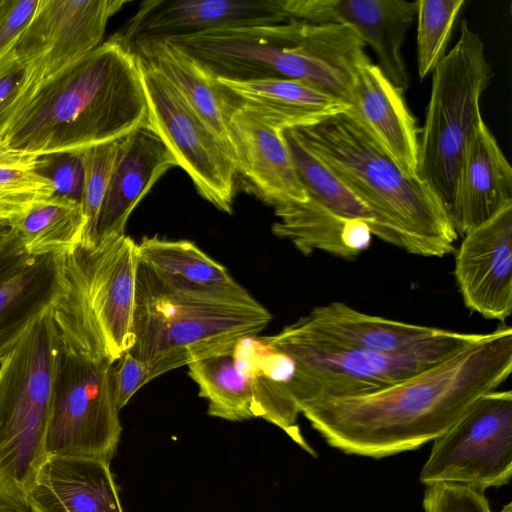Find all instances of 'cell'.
<instances>
[{
  "instance_id": "obj_1",
  "label": "cell",
  "mask_w": 512,
  "mask_h": 512,
  "mask_svg": "<svg viewBox=\"0 0 512 512\" xmlns=\"http://www.w3.org/2000/svg\"><path fill=\"white\" fill-rule=\"evenodd\" d=\"M511 372L512 328L501 325L389 388L315 402L301 413L330 446L346 454L383 458L442 435Z\"/></svg>"
},
{
  "instance_id": "obj_2",
  "label": "cell",
  "mask_w": 512,
  "mask_h": 512,
  "mask_svg": "<svg viewBox=\"0 0 512 512\" xmlns=\"http://www.w3.org/2000/svg\"><path fill=\"white\" fill-rule=\"evenodd\" d=\"M147 125L138 59L115 33L29 94L0 130V155L80 151Z\"/></svg>"
},
{
  "instance_id": "obj_3",
  "label": "cell",
  "mask_w": 512,
  "mask_h": 512,
  "mask_svg": "<svg viewBox=\"0 0 512 512\" xmlns=\"http://www.w3.org/2000/svg\"><path fill=\"white\" fill-rule=\"evenodd\" d=\"M272 314L246 289L227 292L169 277L138 259L128 351L145 362L149 380L197 360L233 351L258 335Z\"/></svg>"
},
{
  "instance_id": "obj_4",
  "label": "cell",
  "mask_w": 512,
  "mask_h": 512,
  "mask_svg": "<svg viewBox=\"0 0 512 512\" xmlns=\"http://www.w3.org/2000/svg\"><path fill=\"white\" fill-rule=\"evenodd\" d=\"M292 131L400 237L403 250L425 257L455 251L458 234L444 204L400 169L349 108Z\"/></svg>"
},
{
  "instance_id": "obj_5",
  "label": "cell",
  "mask_w": 512,
  "mask_h": 512,
  "mask_svg": "<svg viewBox=\"0 0 512 512\" xmlns=\"http://www.w3.org/2000/svg\"><path fill=\"white\" fill-rule=\"evenodd\" d=\"M137 266V243L127 235L64 253L67 293L52 310L60 341L112 363L129 351Z\"/></svg>"
},
{
  "instance_id": "obj_6",
  "label": "cell",
  "mask_w": 512,
  "mask_h": 512,
  "mask_svg": "<svg viewBox=\"0 0 512 512\" xmlns=\"http://www.w3.org/2000/svg\"><path fill=\"white\" fill-rule=\"evenodd\" d=\"M52 310L0 363V506L28 508V490L47 457L58 347Z\"/></svg>"
},
{
  "instance_id": "obj_7",
  "label": "cell",
  "mask_w": 512,
  "mask_h": 512,
  "mask_svg": "<svg viewBox=\"0 0 512 512\" xmlns=\"http://www.w3.org/2000/svg\"><path fill=\"white\" fill-rule=\"evenodd\" d=\"M443 329L394 351L349 349L296 338L282 330L267 341L290 356L286 389L299 412L312 403L371 394L427 369L483 338Z\"/></svg>"
},
{
  "instance_id": "obj_8",
  "label": "cell",
  "mask_w": 512,
  "mask_h": 512,
  "mask_svg": "<svg viewBox=\"0 0 512 512\" xmlns=\"http://www.w3.org/2000/svg\"><path fill=\"white\" fill-rule=\"evenodd\" d=\"M459 37L432 72L430 99L419 135L416 177L448 213L466 145L480 124V99L492 78L479 34L466 20Z\"/></svg>"
},
{
  "instance_id": "obj_9",
  "label": "cell",
  "mask_w": 512,
  "mask_h": 512,
  "mask_svg": "<svg viewBox=\"0 0 512 512\" xmlns=\"http://www.w3.org/2000/svg\"><path fill=\"white\" fill-rule=\"evenodd\" d=\"M114 364L90 358L58 336L46 456L110 463L122 431L114 397Z\"/></svg>"
},
{
  "instance_id": "obj_10",
  "label": "cell",
  "mask_w": 512,
  "mask_h": 512,
  "mask_svg": "<svg viewBox=\"0 0 512 512\" xmlns=\"http://www.w3.org/2000/svg\"><path fill=\"white\" fill-rule=\"evenodd\" d=\"M512 473V392L478 398L433 446L421 473L425 486L459 484L484 491Z\"/></svg>"
},
{
  "instance_id": "obj_11",
  "label": "cell",
  "mask_w": 512,
  "mask_h": 512,
  "mask_svg": "<svg viewBox=\"0 0 512 512\" xmlns=\"http://www.w3.org/2000/svg\"><path fill=\"white\" fill-rule=\"evenodd\" d=\"M137 59L151 128L191 178L200 196L220 211L232 213L237 177L232 152L159 71Z\"/></svg>"
},
{
  "instance_id": "obj_12",
  "label": "cell",
  "mask_w": 512,
  "mask_h": 512,
  "mask_svg": "<svg viewBox=\"0 0 512 512\" xmlns=\"http://www.w3.org/2000/svg\"><path fill=\"white\" fill-rule=\"evenodd\" d=\"M127 3L40 0L34 16L12 47L31 70L32 91L102 44L108 20Z\"/></svg>"
},
{
  "instance_id": "obj_13",
  "label": "cell",
  "mask_w": 512,
  "mask_h": 512,
  "mask_svg": "<svg viewBox=\"0 0 512 512\" xmlns=\"http://www.w3.org/2000/svg\"><path fill=\"white\" fill-rule=\"evenodd\" d=\"M66 293L64 253L31 255L14 227L0 230V363Z\"/></svg>"
},
{
  "instance_id": "obj_14",
  "label": "cell",
  "mask_w": 512,
  "mask_h": 512,
  "mask_svg": "<svg viewBox=\"0 0 512 512\" xmlns=\"http://www.w3.org/2000/svg\"><path fill=\"white\" fill-rule=\"evenodd\" d=\"M276 4L286 20L350 26L373 50L383 74L400 89L408 88L401 50L405 34L416 19L417 1L276 0Z\"/></svg>"
},
{
  "instance_id": "obj_15",
  "label": "cell",
  "mask_w": 512,
  "mask_h": 512,
  "mask_svg": "<svg viewBox=\"0 0 512 512\" xmlns=\"http://www.w3.org/2000/svg\"><path fill=\"white\" fill-rule=\"evenodd\" d=\"M454 275L464 304L487 319L512 312V204L463 235Z\"/></svg>"
},
{
  "instance_id": "obj_16",
  "label": "cell",
  "mask_w": 512,
  "mask_h": 512,
  "mask_svg": "<svg viewBox=\"0 0 512 512\" xmlns=\"http://www.w3.org/2000/svg\"><path fill=\"white\" fill-rule=\"evenodd\" d=\"M228 127L237 176L259 199L274 208L308 200L280 130L239 104Z\"/></svg>"
},
{
  "instance_id": "obj_17",
  "label": "cell",
  "mask_w": 512,
  "mask_h": 512,
  "mask_svg": "<svg viewBox=\"0 0 512 512\" xmlns=\"http://www.w3.org/2000/svg\"><path fill=\"white\" fill-rule=\"evenodd\" d=\"M284 21L276 0H147L117 35L129 46L140 39H165L225 25Z\"/></svg>"
},
{
  "instance_id": "obj_18",
  "label": "cell",
  "mask_w": 512,
  "mask_h": 512,
  "mask_svg": "<svg viewBox=\"0 0 512 512\" xmlns=\"http://www.w3.org/2000/svg\"><path fill=\"white\" fill-rule=\"evenodd\" d=\"M176 166L174 155L150 125L119 139L97 223V242L124 236L137 204L163 174Z\"/></svg>"
},
{
  "instance_id": "obj_19",
  "label": "cell",
  "mask_w": 512,
  "mask_h": 512,
  "mask_svg": "<svg viewBox=\"0 0 512 512\" xmlns=\"http://www.w3.org/2000/svg\"><path fill=\"white\" fill-rule=\"evenodd\" d=\"M512 204V168L494 135L481 121L459 168L449 215L458 235Z\"/></svg>"
},
{
  "instance_id": "obj_20",
  "label": "cell",
  "mask_w": 512,
  "mask_h": 512,
  "mask_svg": "<svg viewBox=\"0 0 512 512\" xmlns=\"http://www.w3.org/2000/svg\"><path fill=\"white\" fill-rule=\"evenodd\" d=\"M346 103L400 169L416 177L419 129L404 90L369 61L357 70Z\"/></svg>"
},
{
  "instance_id": "obj_21",
  "label": "cell",
  "mask_w": 512,
  "mask_h": 512,
  "mask_svg": "<svg viewBox=\"0 0 512 512\" xmlns=\"http://www.w3.org/2000/svg\"><path fill=\"white\" fill-rule=\"evenodd\" d=\"M31 512H124L110 463L50 455L27 493Z\"/></svg>"
},
{
  "instance_id": "obj_22",
  "label": "cell",
  "mask_w": 512,
  "mask_h": 512,
  "mask_svg": "<svg viewBox=\"0 0 512 512\" xmlns=\"http://www.w3.org/2000/svg\"><path fill=\"white\" fill-rule=\"evenodd\" d=\"M442 330L369 315L339 301L317 306L282 329L290 336L316 343L375 351L398 350Z\"/></svg>"
},
{
  "instance_id": "obj_23",
  "label": "cell",
  "mask_w": 512,
  "mask_h": 512,
  "mask_svg": "<svg viewBox=\"0 0 512 512\" xmlns=\"http://www.w3.org/2000/svg\"><path fill=\"white\" fill-rule=\"evenodd\" d=\"M129 47L176 88L233 154L228 123L238 101L231 92L209 76L190 55L166 39H140Z\"/></svg>"
},
{
  "instance_id": "obj_24",
  "label": "cell",
  "mask_w": 512,
  "mask_h": 512,
  "mask_svg": "<svg viewBox=\"0 0 512 512\" xmlns=\"http://www.w3.org/2000/svg\"><path fill=\"white\" fill-rule=\"evenodd\" d=\"M216 80L239 105L280 131L310 125L349 108L342 100L294 79Z\"/></svg>"
},
{
  "instance_id": "obj_25",
  "label": "cell",
  "mask_w": 512,
  "mask_h": 512,
  "mask_svg": "<svg viewBox=\"0 0 512 512\" xmlns=\"http://www.w3.org/2000/svg\"><path fill=\"white\" fill-rule=\"evenodd\" d=\"M274 235L290 240L304 255L321 250L351 260L371 242L372 230L362 220L343 217L314 199L274 208Z\"/></svg>"
},
{
  "instance_id": "obj_26",
  "label": "cell",
  "mask_w": 512,
  "mask_h": 512,
  "mask_svg": "<svg viewBox=\"0 0 512 512\" xmlns=\"http://www.w3.org/2000/svg\"><path fill=\"white\" fill-rule=\"evenodd\" d=\"M296 173L308 197L343 217L365 221L373 235L403 249L400 237L384 220L296 137L292 129L281 130Z\"/></svg>"
},
{
  "instance_id": "obj_27",
  "label": "cell",
  "mask_w": 512,
  "mask_h": 512,
  "mask_svg": "<svg viewBox=\"0 0 512 512\" xmlns=\"http://www.w3.org/2000/svg\"><path fill=\"white\" fill-rule=\"evenodd\" d=\"M85 225L82 204L55 194L36 203L11 224L31 255L72 250L81 243Z\"/></svg>"
},
{
  "instance_id": "obj_28",
  "label": "cell",
  "mask_w": 512,
  "mask_h": 512,
  "mask_svg": "<svg viewBox=\"0 0 512 512\" xmlns=\"http://www.w3.org/2000/svg\"><path fill=\"white\" fill-rule=\"evenodd\" d=\"M137 255L157 272L192 285L227 292L245 290L226 267L189 240L143 237L137 243Z\"/></svg>"
},
{
  "instance_id": "obj_29",
  "label": "cell",
  "mask_w": 512,
  "mask_h": 512,
  "mask_svg": "<svg viewBox=\"0 0 512 512\" xmlns=\"http://www.w3.org/2000/svg\"><path fill=\"white\" fill-rule=\"evenodd\" d=\"M199 396L208 401V415L229 421L256 418L251 385L238 369L233 351L212 355L188 365Z\"/></svg>"
},
{
  "instance_id": "obj_30",
  "label": "cell",
  "mask_w": 512,
  "mask_h": 512,
  "mask_svg": "<svg viewBox=\"0 0 512 512\" xmlns=\"http://www.w3.org/2000/svg\"><path fill=\"white\" fill-rule=\"evenodd\" d=\"M233 356L238 369L251 385L255 416L279 427L302 449L315 455L297 425L300 412L289 396L285 383L258 360L245 338L237 343Z\"/></svg>"
},
{
  "instance_id": "obj_31",
  "label": "cell",
  "mask_w": 512,
  "mask_h": 512,
  "mask_svg": "<svg viewBox=\"0 0 512 512\" xmlns=\"http://www.w3.org/2000/svg\"><path fill=\"white\" fill-rule=\"evenodd\" d=\"M35 162L36 157L0 155V219L10 226L54 194L52 183L36 173Z\"/></svg>"
},
{
  "instance_id": "obj_32",
  "label": "cell",
  "mask_w": 512,
  "mask_h": 512,
  "mask_svg": "<svg viewBox=\"0 0 512 512\" xmlns=\"http://www.w3.org/2000/svg\"><path fill=\"white\" fill-rule=\"evenodd\" d=\"M464 0H417V63L420 79L431 74L445 56Z\"/></svg>"
},
{
  "instance_id": "obj_33",
  "label": "cell",
  "mask_w": 512,
  "mask_h": 512,
  "mask_svg": "<svg viewBox=\"0 0 512 512\" xmlns=\"http://www.w3.org/2000/svg\"><path fill=\"white\" fill-rule=\"evenodd\" d=\"M118 140L81 150L84 170L81 204L86 225L80 245L91 247L97 242V223L108 189Z\"/></svg>"
},
{
  "instance_id": "obj_34",
  "label": "cell",
  "mask_w": 512,
  "mask_h": 512,
  "mask_svg": "<svg viewBox=\"0 0 512 512\" xmlns=\"http://www.w3.org/2000/svg\"><path fill=\"white\" fill-rule=\"evenodd\" d=\"M35 171L52 183L55 195L81 203L84 179L81 150L38 156Z\"/></svg>"
},
{
  "instance_id": "obj_35",
  "label": "cell",
  "mask_w": 512,
  "mask_h": 512,
  "mask_svg": "<svg viewBox=\"0 0 512 512\" xmlns=\"http://www.w3.org/2000/svg\"><path fill=\"white\" fill-rule=\"evenodd\" d=\"M426 487L424 512H493L482 490L448 483ZM499 512H512V504H506Z\"/></svg>"
},
{
  "instance_id": "obj_36",
  "label": "cell",
  "mask_w": 512,
  "mask_h": 512,
  "mask_svg": "<svg viewBox=\"0 0 512 512\" xmlns=\"http://www.w3.org/2000/svg\"><path fill=\"white\" fill-rule=\"evenodd\" d=\"M31 70L11 48L0 58V130L30 92Z\"/></svg>"
},
{
  "instance_id": "obj_37",
  "label": "cell",
  "mask_w": 512,
  "mask_h": 512,
  "mask_svg": "<svg viewBox=\"0 0 512 512\" xmlns=\"http://www.w3.org/2000/svg\"><path fill=\"white\" fill-rule=\"evenodd\" d=\"M149 376V366L128 351L114 364V397L119 411L140 388L150 382Z\"/></svg>"
},
{
  "instance_id": "obj_38",
  "label": "cell",
  "mask_w": 512,
  "mask_h": 512,
  "mask_svg": "<svg viewBox=\"0 0 512 512\" xmlns=\"http://www.w3.org/2000/svg\"><path fill=\"white\" fill-rule=\"evenodd\" d=\"M40 0H0V58L15 44Z\"/></svg>"
},
{
  "instance_id": "obj_39",
  "label": "cell",
  "mask_w": 512,
  "mask_h": 512,
  "mask_svg": "<svg viewBox=\"0 0 512 512\" xmlns=\"http://www.w3.org/2000/svg\"><path fill=\"white\" fill-rule=\"evenodd\" d=\"M0 512H31L28 508L0 506Z\"/></svg>"
},
{
  "instance_id": "obj_40",
  "label": "cell",
  "mask_w": 512,
  "mask_h": 512,
  "mask_svg": "<svg viewBox=\"0 0 512 512\" xmlns=\"http://www.w3.org/2000/svg\"><path fill=\"white\" fill-rule=\"evenodd\" d=\"M10 226V223L5 221V220H2L0 219V230L1 229H5V228H8Z\"/></svg>"
}]
</instances>
